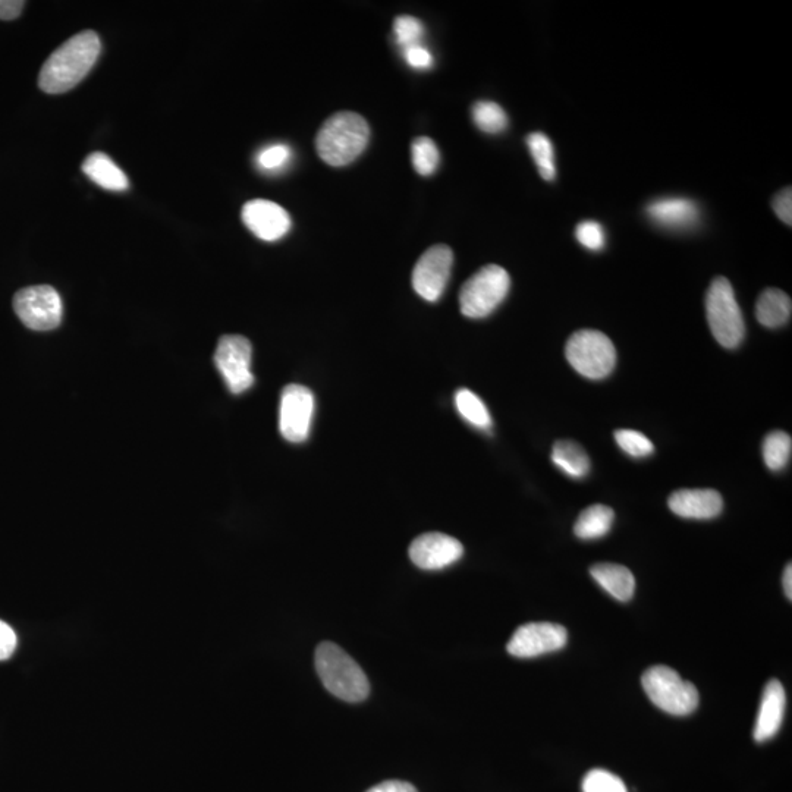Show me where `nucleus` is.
<instances>
[{
	"mask_svg": "<svg viewBox=\"0 0 792 792\" xmlns=\"http://www.w3.org/2000/svg\"><path fill=\"white\" fill-rule=\"evenodd\" d=\"M102 52V43L94 31L86 30L66 40L44 62L39 86L44 93L62 94L86 78Z\"/></svg>",
	"mask_w": 792,
	"mask_h": 792,
	"instance_id": "1",
	"label": "nucleus"
},
{
	"mask_svg": "<svg viewBox=\"0 0 792 792\" xmlns=\"http://www.w3.org/2000/svg\"><path fill=\"white\" fill-rule=\"evenodd\" d=\"M370 127L355 112H338L326 119L316 137L320 159L330 166H347L366 150Z\"/></svg>",
	"mask_w": 792,
	"mask_h": 792,
	"instance_id": "2",
	"label": "nucleus"
},
{
	"mask_svg": "<svg viewBox=\"0 0 792 792\" xmlns=\"http://www.w3.org/2000/svg\"><path fill=\"white\" fill-rule=\"evenodd\" d=\"M316 671L326 690L348 703L369 697L370 684L361 666L338 644L320 643L316 650Z\"/></svg>",
	"mask_w": 792,
	"mask_h": 792,
	"instance_id": "3",
	"label": "nucleus"
},
{
	"mask_svg": "<svg viewBox=\"0 0 792 792\" xmlns=\"http://www.w3.org/2000/svg\"><path fill=\"white\" fill-rule=\"evenodd\" d=\"M706 314L713 338L724 348L734 350L746 336V323L738 306L734 288L724 276L713 279L706 294Z\"/></svg>",
	"mask_w": 792,
	"mask_h": 792,
	"instance_id": "4",
	"label": "nucleus"
},
{
	"mask_svg": "<svg viewBox=\"0 0 792 792\" xmlns=\"http://www.w3.org/2000/svg\"><path fill=\"white\" fill-rule=\"evenodd\" d=\"M644 691L656 707L674 716L691 715L699 706L696 685L682 680L680 674L669 666L656 665L641 677Z\"/></svg>",
	"mask_w": 792,
	"mask_h": 792,
	"instance_id": "5",
	"label": "nucleus"
},
{
	"mask_svg": "<svg viewBox=\"0 0 792 792\" xmlns=\"http://www.w3.org/2000/svg\"><path fill=\"white\" fill-rule=\"evenodd\" d=\"M511 288V278L504 267L487 264L474 273L460 292L461 313L470 319H483L501 306Z\"/></svg>",
	"mask_w": 792,
	"mask_h": 792,
	"instance_id": "6",
	"label": "nucleus"
},
{
	"mask_svg": "<svg viewBox=\"0 0 792 792\" xmlns=\"http://www.w3.org/2000/svg\"><path fill=\"white\" fill-rule=\"evenodd\" d=\"M568 363L587 379L600 380L614 372L616 350L611 339L599 330L572 333L565 347Z\"/></svg>",
	"mask_w": 792,
	"mask_h": 792,
	"instance_id": "7",
	"label": "nucleus"
},
{
	"mask_svg": "<svg viewBox=\"0 0 792 792\" xmlns=\"http://www.w3.org/2000/svg\"><path fill=\"white\" fill-rule=\"evenodd\" d=\"M14 310L28 329L39 332L58 328L64 314L61 295L49 285L28 286L18 291Z\"/></svg>",
	"mask_w": 792,
	"mask_h": 792,
	"instance_id": "8",
	"label": "nucleus"
},
{
	"mask_svg": "<svg viewBox=\"0 0 792 792\" xmlns=\"http://www.w3.org/2000/svg\"><path fill=\"white\" fill-rule=\"evenodd\" d=\"M251 358L253 347L244 336L225 335L220 338L215 363L232 394H242L254 385Z\"/></svg>",
	"mask_w": 792,
	"mask_h": 792,
	"instance_id": "9",
	"label": "nucleus"
},
{
	"mask_svg": "<svg viewBox=\"0 0 792 792\" xmlns=\"http://www.w3.org/2000/svg\"><path fill=\"white\" fill-rule=\"evenodd\" d=\"M314 410L316 402L310 389L301 385L286 386L279 407V430L284 439L292 443L306 442Z\"/></svg>",
	"mask_w": 792,
	"mask_h": 792,
	"instance_id": "10",
	"label": "nucleus"
},
{
	"mask_svg": "<svg viewBox=\"0 0 792 792\" xmlns=\"http://www.w3.org/2000/svg\"><path fill=\"white\" fill-rule=\"evenodd\" d=\"M452 266L454 253L448 245L430 247L414 267L413 286L417 294L430 303L438 301L451 278Z\"/></svg>",
	"mask_w": 792,
	"mask_h": 792,
	"instance_id": "11",
	"label": "nucleus"
},
{
	"mask_svg": "<svg viewBox=\"0 0 792 792\" xmlns=\"http://www.w3.org/2000/svg\"><path fill=\"white\" fill-rule=\"evenodd\" d=\"M568 633L562 625L552 622H530L515 630L508 641L509 655L530 659L564 649Z\"/></svg>",
	"mask_w": 792,
	"mask_h": 792,
	"instance_id": "12",
	"label": "nucleus"
},
{
	"mask_svg": "<svg viewBox=\"0 0 792 792\" xmlns=\"http://www.w3.org/2000/svg\"><path fill=\"white\" fill-rule=\"evenodd\" d=\"M242 222L260 240H281L291 229V216L284 207L269 200H251L244 204Z\"/></svg>",
	"mask_w": 792,
	"mask_h": 792,
	"instance_id": "13",
	"label": "nucleus"
},
{
	"mask_svg": "<svg viewBox=\"0 0 792 792\" xmlns=\"http://www.w3.org/2000/svg\"><path fill=\"white\" fill-rule=\"evenodd\" d=\"M462 555L461 543L443 533L421 534L410 546L411 561L421 570H442L460 561Z\"/></svg>",
	"mask_w": 792,
	"mask_h": 792,
	"instance_id": "14",
	"label": "nucleus"
},
{
	"mask_svg": "<svg viewBox=\"0 0 792 792\" xmlns=\"http://www.w3.org/2000/svg\"><path fill=\"white\" fill-rule=\"evenodd\" d=\"M668 506L681 518L712 520L724 509V499L712 489H681L669 496Z\"/></svg>",
	"mask_w": 792,
	"mask_h": 792,
	"instance_id": "15",
	"label": "nucleus"
},
{
	"mask_svg": "<svg viewBox=\"0 0 792 792\" xmlns=\"http://www.w3.org/2000/svg\"><path fill=\"white\" fill-rule=\"evenodd\" d=\"M787 694L778 680H770L763 690L762 702L757 713L753 737L757 743L772 740L784 722Z\"/></svg>",
	"mask_w": 792,
	"mask_h": 792,
	"instance_id": "16",
	"label": "nucleus"
},
{
	"mask_svg": "<svg viewBox=\"0 0 792 792\" xmlns=\"http://www.w3.org/2000/svg\"><path fill=\"white\" fill-rule=\"evenodd\" d=\"M647 216L662 228L690 229L699 222V207L684 197L659 198L647 206Z\"/></svg>",
	"mask_w": 792,
	"mask_h": 792,
	"instance_id": "17",
	"label": "nucleus"
},
{
	"mask_svg": "<svg viewBox=\"0 0 792 792\" xmlns=\"http://www.w3.org/2000/svg\"><path fill=\"white\" fill-rule=\"evenodd\" d=\"M590 574L597 584L619 602H628L636 592V578L627 567L618 564H596Z\"/></svg>",
	"mask_w": 792,
	"mask_h": 792,
	"instance_id": "18",
	"label": "nucleus"
},
{
	"mask_svg": "<svg viewBox=\"0 0 792 792\" xmlns=\"http://www.w3.org/2000/svg\"><path fill=\"white\" fill-rule=\"evenodd\" d=\"M83 172L105 190L121 193L130 187L127 175L105 153L96 152L87 156L83 163Z\"/></svg>",
	"mask_w": 792,
	"mask_h": 792,
	"instance_id": "19",
	"label": "nucleus"
},
{
	"mask_svg": "<svg viewBox=\"0 0 792 792\" xmlns=\"http://www.w3.org/2000/svg\"><path fill=\"white\" fill-rule=\"evenodd\" d=\"M790 295L778 288H769L760 294L756 304V317L760 325L769 329L781 328L791 319Z\"/></svg>",
	"mask_w": 792,
	"mask_h": 792,
	"instance_id": "20",
	"label": "nucleus"
},
{
	"mask_svg": "<svg viewBox=\"0 0 792 792\" xmlns=\"http://www.w3.org/2000/svg\"><path fill=\"white\" fill-rule=\"evenodd\" d=\"M550 460L572 479H583L590 471L589 455L572 440H558L553 445Z\"/></svg>",
	"mask_w": 792,
	"mask_h": 792,
	"instance_id": "21",
	"label": "nucleus"
},
{
	"mask_svg": "<svg viewBox=\"0 0 792 792\" xmlns=\"http://www.w3.org/2000/svg\"><path fill=\"white\" fill-rule=\"evenodd\" d=\"M614 509L605 505H593L581 512L574 524V533L578 539L594 540L605 537L614 524Z\"/></svg>",
	"mask_w": 792,
	"mask_h": 792,
	"instance_id": "22",
	"label": "nucleus"
},
{
	"mask_svg": "<svg viewBox=\"0 0 792 792\" xmlns=\"http://www.w3.org/2000/svg\"><path fill=\"white\" fill-rule=\"evenodd\" d=\"M455 407L465 421L477 429H492V417L482 399L468 389H460L455 394Z\"/></svg>",
	"mask_w": 792,
	"mask_h": 792,
	"instance_id": "23",
	"label": "nucleus"
},
{
	"mask_svg": "<svg viewBox=\"0 0 792 792\" xmlns=\"http://www.w3.org/2000/svg\"><path fill=\"white\" fill-rule=\"evenodd\" d=\"M763 460L769 470L781 471L791 460L792 439L788 433L775 430L769 433L763 442Z\"/></svg>",
	"mask_w": 792,
	"mask_h": 792,
	"instance_id": "24",
	"label": "nucleus"
},
{
	"mask_svg": "<svg viewBox=\"0 0 792 792\" xmlns=\"http://www.w3.org/2000/svg\"><path fill=\"white\" fill-rule=\"evenodd\" d=\"M527 146L536 163L539 174L546 181H553L556 176L555 152L552 141L543 132H533L527 137Z\"/></svg>",
	"mask_w": 792,
	"mask_h": 792,
	"instance_id": "25",
	"label": "nucleus"
},
{
	"mask_svg": "<svg viewBox=\"0 0 792 792\" xmlns=\"http://www.w3.org/2000/svg\"><path fill=\"white\" fill-rule=\"evenodd\" d=\"M471 112H473L474 124L487 134H499L508 127V116L498 103L482 100L473 106Z\"/></svg>",
	"mask_w": 792,
	"mask_h": 792,
	"instance_id": "26",
	"label": "nucleus"
},
{
	"mask_svg": "<svg viewBox=\"0 0 792 792\" xmlns=\"http://www.w3.org/2000/svg\"><path fill=\"white\" fill-rule=\"evenodd\" d=\"M411 156H413L414 168L420 175H432L438 168L440 153L435 141L430 140L429 137H418L413 141Z\"/></svg>",
	"mask_w": 792,
	"mask_h": 792,
	"instance_id": "27",
	"label": "nucleus"
},
{
	"mask_svg": "<svg viewBox=\"0 0 792 792\" xmlns=\"http://www.w3.org/2000/svg\"><path fill=\"white\" fill-rule=\"evenodd\" d=\"M615 440L619 448L627 452L630 457L646 458L655 452V445H653L652 440L646 438L643 433L637 432V430H616Z\"/></svg>",
	"mask_w": 792,
	"mask_h": 792,
	"instance_id": "28",
	"label": "nucleus"
},
{
	"mask_svg": "<svg viewBox=\"0 0 792 792\" xmlns=\"http://www.w3.org/2000/svg\"><path fill=\"white\" fill-rule=\"evenodd\" d=\"M583 792H628L621 778L603 769H593L584 776Z\"/></svg>",
	"mask_w": 792,
	"mask_h": 792,
	"instance_id": "29",
	"label": "nucleus"
},
{
	"mask_svg": "<svg viewBox=\"0 0 792 792\" xmlns=\"http://www.w3.org/2000/svg\"><path fill=\"white\" fill-rule=\"evenodd\" d=\"M394 31L396 42L401 46L410 47L414 44H420L421 37H423L424 28L423 24L417 18L410 17V15H401L396 17L394 21Z\"/></svg>",
	"mask_w": 792,
	"mask_h": 792,
	"instance_id": "30",
	"label": "nucleus"
},
{
	"mask_svg": "<svg viewBox=\"0 0 792 792\" xmlns=\"http://www.w3.org/2000/svg\"><path fill=\"white\" fill-rule=\"evenodd\" d=\"M292 152L285 144H273V146L264 147L257 154V165L263 171L272 172L279 171L285 168L291 160Z\"/></svg>",
	"mask_w": 792,
	"mask_h": 792,
	"instance_id": "31",
	"label": "nucleus"
},
{
	"mask_svg": "<svg viewBox=\"0 0 792 792\" xmlns=\"http://www.w3.org/2000/svg\"><path fill=\"white\" fill-rule=\"evenodd\" d=\"M575 237L584 247L592 251H599L605 247L606 237L600 223L594 220H584L575 228Z\"/></svg>",
	"mask_w": 792,
	"mask_h": 792,
	"instance_id": "32",
	"label": "nucleus"
},
{
	"mask_svg": "<svg viewBox=\"0 0 792 792\" xmlns=\"http://www.w3.org/2000/svg\"><path fill=\"white\" fill-rule=\"evenodd\" d=\"M404 56L408 64L416 69L430 68L433 64V56L426 47L421 44H414V46L405 47Z\"/></svg>",
	"mask_w": 792,
	"mask_h": 792,
	"instance_id": "33",
	"label": "nucleus"
},
{
	"mask_svg": "<svg viewBox=\"0 0 792 792\" xmlns=\"http://www.w3.org/2000/svg\"><path fill=\"white\" fill-rule=\"evenodd\" d=\"M773 212L776 213L782 222L787 223L788 226L792 225V190L791 187L785 188L781 193L776 194L773 198Z\"/></svg>",
	"mask_w": 792,
	"mask_h": 792,
	"instance_id": "34",
	"label": "nucleus"
},
{
	"mask_svg": "<svg viewBox=\"0 0 792 792\" xmlns=\"http://www.w3.org/2000/svg\"><path fill=\"white\" fill-rule=\"evenodd\" d=\"M15 649H17V634L6 622L0 621V660L11 658Z\"/></svg>",
	"mask_w": 792,
	"mask_h": 792,
	"instance_id": "35",
	"label": "nucleus"
},
{
	"mask_svg": "<svg viewBox=\"0 0 792 792\" xmlns=\"http://www.w3.org/2000/svg\"><path fill=\"white\" fill-rule=\"evenodd\" d=\"M25 2L22 0H0V20H15L20 17Z\"/></svg>",
	"mask_w": 792,
	"mask_h": 792,
	"instance_id": "36",
	"label": "nucleus"
},
{
	"mask_svg": "<svg viewBox=\"0 0 792 792\" xmlns=\"http://www.w3.org/2000/svg\"><path fill=\"white\" fill-rule=\"evenodd\" d=\"M367 792H418L414 785L402 781H386L376 787L370 788Z\"/></svg>",
	"mask_w": 792,
	"mask_h": 792,
	"instance_id": "37",
	"label": "nucleus"
},
{
	"mask_svg": "<svg viewBox=\"0 0 792 792\" xmlns=\"http://www.w3.org/2000/svg\"><path fill=\"white\" fill-rule=\"evenodd\" d=\"M784 590L787 594L788 600H792V567L791 564L787 565L784 571Z\"/></svg>",
	"mask_w": 792,
	"mask_h": 792,
	"instance_id": "38",
	"label": "nucleus"
}]
</instances>
